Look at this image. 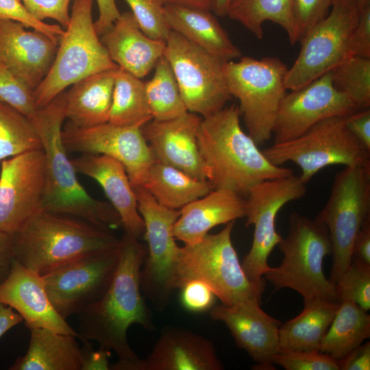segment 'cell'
<instances>
[{
  "instance_id": "9a60e30c",
  "label": "cell",
  "mask_w": 370,
  "mask_h": 370,
  "mask_svg": "<svg viewBox=\"0 0 370 370\" xmlns=\"http://www.w3.org/2000/svg\"><path fill=\"white\" fill-rule=\"evenodd\" d=\"M120 255L119 245L116 249L82 257L43 275L47 293L58 313L66 319L99 300L113 279Z\"/></svg>"
},
{
  "instance_id": "603a6c76",
  "label": "cell",
  "mask_w": 370,
  "mask_h": 370,
  "mask_svg": "<svg viewBox=\"0 0 370 370\" xmlns=\"http://www.w3.org/2000/svg\"><path fill=\"white\" fill-rule=\"evenodd\" d=\"M75 170L97 181L121 217L125 231L138 239L145 226L140 214L132 186L124 166L103 154L82 153L71 160Z\"/></svg>"
},
{
  "instance_id": "cb8c5ba5",
  "label": "cell",
  "mask_w": 370,
  "mask_h": 370,
  "mask_svg": "<svg viewBox=\"0 0 370 370\" xmlns=\"http://www.w3.org/2000/svg\"><path fill=\"white\" fill-rule=\"evenodd\" d=\"M215 347L210 340L191 331L162 330L141 370H222Z\"/></svg>"
},
{
  "instance_id": "484cf974",
  "label": "cell",
  "mask_w": 370,
  "mask_h": 370,
  "mask_svg": "<svg viewBox=\"0 0 370 370\" xmlns=\"http://www.w3.org/2000/svg\"><path fill=\"white\" fill-rule=\"evenodd\" d=\"M180 212L173 226L174 237L185 245H193L212 227L245 217V198L226 189L212 190Z\"/></svg>"
},
{
  "instance_id": "44dd1931",
  "label": "cell",
  "mask_w": 370,
  "mask_h": 370,
  "mask_svg": "<svg viewBox=\"0 0 370 370\" xmlns=\"http://www.w3.org/2000/svg\"><path fill=\"white\" fill-rule=\"evenodd\" d=\"M0 302L17 312L29 330L43 328L79 338L77 332L53 308L42 275L15 259L8 276L0 284Z\"/></svg>"
},
{
  "instance_id": "db71d44e",
  "label": "cell",
  "mask_w": 370,
  "mask_h": 370,
  "mask_svg": "<svg viewBox=\"0 0 370 370\" xmlns=\"http://www.w3.org/2000/svg\"><path fill=\"white\" fill-rule=\"evenodd\" d=\"M23 321L12 308L0 302V337Z\"/></svg>"
},
{
  "instance_id": "4316f807",
  "label": "cell",
  "mask_w": 370,
  "mask_h": 370,
  "mask_svg": "<svg viewBox=\"0 0 370 370\" xmlns=\"http://www.w3.org/2000/svg\"><path fill=\"white\" fill-rule=\"evenodd\" d=\"M171 30L223 61L242 56L212 11L179 5H164Z\"/></svg>"
},
{
  "instance_id": "5b68a950",
  "label": "cell",
  "mask_w": 370,
  "mask_h": 370,
  "mask_svg": "<svg viewBox=\"0 0 370 370\" xmlns=\"http://www.w3.org/2000/svg\"><path fill=\"white\" fill-rule=\"evenodd\" d=\"M283 254L281 264L264 275L275 290L288 288L304 299L320 298L338 302L336 285L323 272L324 258L332 253L327 227L300 213L289 217L288 232L278 244Z\"/></svg>"
},
{
  "instance_id": "52a82bcc",
  "label": "cell",
  "mask_w": 370,
  "mask_h": 370,
  "mask_svg": "<svg viewBox=\"0 0 370 370\" xmlns=\"http://www.w3.org/2000/svg\"><path fill=\"white\" fill-rule=\"evenodd\" d=\"M93 0H73L70 21L47 74L34 90L36 106L49 104L80 80L119 66L110 59L92 20Z\"/></svg>"
},
{
  "instance_id": "d590c367",
  "label": "cell",
  "mask_w": 370,
  "mask_h": 370,
  "mask_svg": "<svg viewBox=\"0 0 370 370\" xmlns=\"http://www.w3.org/2000/svg\"><path fill=\"white\" fill-rule=\"evenodd\" d=\"M37 150L42 145L32 121L0 101V160Z\"/></svg>"
},
{
  "instance_id": "1f68e13d",
  "label": "cell",
  "mask_w": 370,
  "mask_h": 370,
  "mask_svg": "<svg viewBox=\"0 0 370 370\" xmlns=\"http://www.w3.org/2000/svg\"><path fill=\"white\" fill-rule=\"evenodd\" d=\"M350 300H342L323 337L319 352L339 360L370 336V315Z\"/></svg>"
},
{
  "instance_id": "11a10c76",
  "label": "cell",
  "mask_w": 370,
  "mask_h": 370,
  "mask_svg": "<svg viewBox=\"0 0 370 370\" xmlns=\"http://www.w3.org/2000/svg\"><path fill=\"white\" fill-rule=\"evenodd\" d=\"M164 5H179L212 12L217 0H160Z\"/></svg>"
},
{
  "instance_id": "e575fe53",
  "label": "cell",
  "mask_w": 370,
  "mask_h": 370,
  "mask_svg": "<svg viewBox=\"0 0 370 370\" xmlns=\"http://www.w3.org/2000/svg\"><path fill=\"white\" fill-rule=\"evenodd\" d=\"M154 69L153 77L145 83L147 101L153 119L169 120L186 113L177 82L164 56L158 60Z\"/></svg>"
},
{
  "instance_id": "4dcf8cb0",
  "label": "cell",
  "mask_w": 370,
  "mask_h": 370,
  "mask_svg": "<svg viewBox=\"0 0 370 370\" xmlns=\"http://www.w3.org/2000/svg\"><path fill=\"white\" fill-rule=\"evenodd\" d=\"M161 205L178 210L208 194V180L195 179L169 165L154 161L142 185Z\"/></svg>"
},
{
  "instance_id": "c3c4849f",
  "label": "cell",
  "mask_w": 370,
  "mask_h": 370,
  "mask_svg": "<svg viewBox=\"0 0 370 370\" xmlns=\"http://www.w3.org/2000/svg\"><path fill=\"white\" fill-rule=\"evenodd\" d=\"M345 118L350 132L370 151V109L356 110Z\"/></svg>"
},
{
  "instance_id": "ac0fdd59",
  "label": "cell",
  "mask_w": 370,
  "mask_h": 370,
  "mask_svg": "<svg viewBox=\"0 0 370 370\" xmlns=\"http://www.w3.org/2000/svg\"><path fill=\"white\" fill-rule=\"evenodd\" d=\"M358 110L333 85L330 71L283 97L272 129L274 143L292 140L327 118Z\"/></svg>"
},
{
  "instance_id": "9c48e42d",
  "label": "cell",
  "mask_w": 370,
  "mask_h": 370,
  "mask_svg": "<svg viewBox=\"0 0 370 370\" xmlns=\"http://www.w3.org/2000/svg\"><path fill=\"white\" fill-rule=\"evenodd\" d=\"M345 116H332L317 123L300 136L277 143L262 151L273 164L291 162L301 169L306 184L321 169L333 165L370 169V151L348 129Z\"/></svg>"
},
{
  "instance_id": "2e32d148",
  "label": "cell",
  "mask_w": 370,
  "mask_h": 370,
  "mask_svg": "<svg viewBox=\"0 0 370 370\" xmlns=\"http://www.w3.org/2000/svg\"><path fill=\"white\" fill-rule=\"evenodd\" d=\"M67 153L103 154L119 161L132 186H142L155 161L140 126H121L109 122L90 127L69 123L62 130Z\"/></svg>"
},
{
  "instance_id": "d6986e66",
  "label": "cell",
  "mask_w": 370,
  "mask_h": 370,
  "mask_svg": "<svg viewBox=\"0 0 370 370\" xmlns=\"http://www.w3.org/2000/svg\"><path fill=\"white\" fill-rule=\"evenodd\" d=\"M260 302L247 301L232 306H212L210 317L223 323L236 345L245 349L256 362V369H273L272 359L279 350L281 321L260 307Z\"/></svg>"
},
{
  "instance_id": "7dc6e473",
  "label": "cell",
  "mask_w": 370,
  "mask_h": 370,
  "mask_svg": "<svg viewBox=\"0 0 370 370\" xmlns=\"http://www.w3.org/2000/svg\"><path fill=\"white\" fill-rule=\"evenodd\" d=\"M80 347L81 370H110V350L99 347L93 349L90 341L83 340Z\"/></svg>"
},
{
  "instance_id": "681fc988",
  "label": "cell",
  "mask_w": 370,
  "mask_h": 370,
  "mask_svg": "<svg viewBox=\"0 0 370 370\" xmlns=\"http://www.w3.org/2000/svg\"><path fill=\"white\" fill-rule=\"evenodd\" d=\"M337 361L340 370H369V341L360 345Z\"/></svg>"
},
{
  "instance_id": "f6af8a7d",
  "label": "cell",
  "mask_w": 370,
  "mask_h": 370,
  "mask_svg": "<svg viewBox=\"0 0 370 370\" xmlns=\"http://www.w3.org/2000/svg\"><path fill=\"white\" fill-rule=\"evenodd\" d=\"M181 302L192 312H203L213 306L215 295L204 282L193 280L186 282L181 288Z\"/></svg>"
},
{
  "instance_id": "4fadbf2b",
  "label": "cell",
  "mask_w": 370,
  "mask_h": 370,
  "mask_svg": "<svg viewBox=\"0 0 370 370\" xmlns=\"http://www.w3.org/2000/svg\"><path fill=\"white\" fill-rule=\"evenodd\" d=\"M306 184L294 174L264 180L253 186L245 199L246 226L254 225L251 248L241 265L253 283L265 286L262 276L271 267L268 258L282 237L277 232L275 219L287 203L303 197Z\"/></svg>"
},
{
  "instance_id": "836d02e7",
  "label": "cell",
  "mask_w": 370,
  "mask_h": 370,
  "mask_svg": "<svg viewBox=\"0 0 370 370\" xmlns=\"http://www.w3.org/2000/svg\"><path fill=\"white\" fill-rule=\"evenodd\" d=\"M152 119L147 101L145 82L118 68L115 72L108 122L116 125L142 127Z\"/></svg>"
},
{
  "instance_id": "ab89813d",
  "label": "cell",
  "mask_w": 370,
  "mask_h": 370,
  "mask_svg": "<svg viewBox=\"0 0 370 370\" xmlns=\"http://www.w3.org/2000/svg\"><path fill=\"white\" fill-rule=\"evenodd\" d=\"M0 101L13 107L29 119L36 116L34 91L0 61Z\"/></svg>"
},
{
  "instance_id": "f1b7e54d",
  "label": "cell",
  "mask_w": 370,
  "mask_h": 370,
  "mask_svg": "<svg viewBox=\"0 0 370 370\" xmlns=\"http://www.w3.org/2000/svg\"><path fill=\"white\" fill-rule=\"evenodd\" d=\"M29 330L27 352L10 370H81L80 347L74 336L43 328Z\"/></svg>"
},
{
  "instance_id": "3957f363",
  "label": "cell",
  "mask_w": 370,
  "mask_h": 370,
  "mask_svg": "<svg viewBox=\"0 0 370 370\" xmlns=\"http://www.w3.org/2000/svg\"><path fill=\"white\" fill-rule=\"evenodd\" d=\"M112 230L71 215L40 210L13 234V256L43 275L70 262L117 248Z\"/></svg>"
},
{
  "instance_id": "9f6ffc18",
  "label": "cell",
  "mask_w": 370,
  "mask_h": 370,
  "mask_svg": "<svg viewBox=\"0 0 370 370\" xmlns=\"http://www.w3.org/2000/svg\"><path fill=\"white\" fill-rule=\"evenodd\" d=\"M235 0H217L212 12L217 16H227L229 8Z\"/></svg>"
},
{
  "instance_id": "b9f144b4",
  "label": "cell",
  "mask_w": 370,
  "mask_h": 370,
  "mask_svg": "<svg viewBox=\"0 0 370 370\" xmlns=\"http://www.w3.org/2000/svg\"><path fill=\"white\" fill-rule=\"evenodd\" d=\"M334 0H291L297 42L330 12Z\"/></svg>"
},
{
  "instance_id": "7c38bea8",
  "label": "cell",
  "mask_w": 370,
  "mask_h": 370,
  "mask_svg": "<svg viewBox=\"0 0 370 370\" xmlns=\"http://www.w3.org/2000/svg\"><path fill=\"white\" fill-rule=\"evenodd\" d=\"M164 56L174 73L188 112L211 115L232 99L223 61L171 30Z\"/></svg>"
},
{
  "instance_id": "83f0119b",
  "label": "cell",
  "mask_w": 370,
  "mask_h": 370,
  "mask_svg": "<svg viewBox=\"0 0 370 370\" xmlns=\"http://www.w3.org/2000/svg\"><path fill=\"white\" fill-rule=\"evenodd\" d=\"M116 69L86 77L66 91L65 117L71 123L90 127L108 122Z\"/></svg>"
},
{
  "instance_id": "277c9868",
  "label": "cell",
  "mask_w": 370,
  "mask_h": 370,
  "mask_svg": "<svg viewBox=\"0 0 370 370\" xmlns=\"http://www.w3.org/2000/svg\"><path fill=\"white\" fill-rule=\"evenodd\" d=\"M65 92L38 109L30 119L36 129L45 157L46 186L42 208L76 217L97 225L116 229L122 225L110 204L92 197L78 182L76 171L62 141Z\"/></svg>"
},
{
  "instance_id": "30bf717a",
  "label": "cell",
  "mask_w": 370,
  "mask_h": 370,
  "mask_svg": "<svg viewBox=\"0 0 370 370\" xmlns=\"http://www.w3.org/2000/svg\"><path fill=\"white\" fill-rule=\"evenodd\" d=\"M370 219V169L347 166L336 173L324 207L314 219L330 236L333 263L330 280L335 285L352 262L354 241Z\"/></svg>"
},
{
  "instance_id": "f907efd6",
  "label": "cell",
  "mask_w": 370,
  "mask_h": 370,
  "mask_svg": "<svg viewBox=\"0 0 370 370\" xmlns=\"http://www.w3.org/2000/svg\"><path fill=\"white\" fill-rule=\"evenodd\" d=\"M99 8V17L94 23L97 34L101 36L108 29L121 13L114 0H96Z\"/></svg>"
},
{
  "instance_id": "7402d4cb",
  "label": "cell",
  "mask_w": 370,
  "mask_h": 370,
  "mask_svg": "<svg viewBox=\"0 0 370 370\" xmlns=\"http://www.w3.org/2000/svg\"><path fill=\"white\" fill-rule=\"evenodd\" d=\"M23 24L0 20V61L33 91L49 71L58 42Z\"/></svg>"
},
{
  "instance_id": "6f0895ef",
  "label": "cell",
  "mask_w": 370,
  "mask_h": 370,
  "mask_svg": "<svg viewBox=\"0 0 370 370\" xmlns=\"http://www.w3.org/2000/svg\"><path fill=\"white\" fill-rule=\"evenodd\" d=\"M359 8L370 4V0H352Z\"/></svg>"
},
{
  "instance_id": "6da1fadb",
  "label": "cell",
  "mask_w": 370,
  "mask_h": 370,
  "mask_svg": "<svg viewBox=\"0 0 370 370\" xmlns=\"http://www.w3.org/2000/svg\"><path fill=\"white\" fill-rule=\"evenodd\" d=\"M120 260L113 279L97 302L77 314L78 335L113 350L119 358L110 370H141L140 359L130 347L129 327L138 324L154 330L151 312L140 289V273L147 249L136 237L125 231L121 237Z\"/></svg>"
},
{
  "instance_id": "f35d334b",
  "label": "cell",
  "mask_w": 370,
  "mask_h": 370,
  "mask_svg": "<svg viewBox=\"0 0 370 370\" xmlns=\"http://www.w3.org/2000/svg\"><path fill=\"white\" fill-rule=\"evenodd\" d=\"M130 7L139 27L151 38L165 41L171 29L164 5L160 0H124Z\"/></svg>"
},
{
  "instance_id": "f5cc1de1",
  "label": "cell",
  "mask_w": 370,
  "mask_h": 370,
  "mask_svg": "<svg viewBox=\"0 0 370 370\" xmlns=\"http://www.w3.org/2000/svg\"><path fill=\"white\" fill-rule=\"evenodd\" d=\"M13 234L0 231V284L8 276L13 256Z\"/></svg>"
},
{
  "instance_id": "8d00e7d4",
  "label": "cell",
  "mask_w": 370,
  "mask_h": 370,
  "mask_svg": "<svg viewBox=\"0 0 370 370\" xmlns=\"http://www.w3.org/2000/svg\"><path fill=\"white\" fill-rule=\"evenodd\" d=\"M334 86L359 110L370 107V58L350 56L331 71Z\"/></svg>"
},
{
  "instance_id": "816d5d0a",
  "label": "cell",
  "mask_w": 370,
  "mask_h": 370,
  "mask_svg": "<svg viewBox=\"0 0 370 370\" xmlns=\"http://www.w3.org/2000/svg\"><path fill=\"white\" fill-rule=\"evenodd\" d=\"M352 260L370 265V219L364 223L354 241Z\"/></svg>"
},
{
  "instance_id": "74e56055",
  "label": "cell",
  "mask_w": 370,
  "mask_h": 370,
  "mask_svg": "<svg viewBox=\"0 0 370 370\" xmlns=\"http://www.w3.org/2000/svg\"><path fill=\"white\" fill-rule=\"evenodd\" d=\"M338 301L350 300L364 310L370 309V265L352 262L336 284Z\"/></svg>"
},
{
  "instance_id": "d6a6232c",
  "label": "cell",
  "mask_w": 370,
  "mask_h": 370,
  "mask_svg": "<svg viewBox=\"0 0 370 370\" xmlns=\"http://www.w3.org/2000/svg\"><path fill=\"white\" fill-rule=\"evenodd\" d=\"M227 16L240 23L258 39L263 38L264 23L271 21L284 29L291 44L297 42L291 0H235Z\"/></svg>"
},
{
  "instance_id": "60d3db41",
  "label": "cell",
  "mask_w": 370,
  "mask_h": 370,
  "mask_svg": "<svg viewBox=\"0 0 370 370\" xmlns=\"http://www.w3.org/2000/svg\"><path fill=\"white\" fill-rule=\"evenodd\" d=\"M272 362L286 370H339L336 359L319 351L279 349Z\"/></svg>"
},
{
  "instance_id": "e0dca14e",
  "label": "cell",
  "mask_w": 370,
  "mask_h": 370,
  "mask_svg": "<svg viewBox=\"0 0 370 370\" xmlns=\"http://www.w3.org/2000/svg\"><path fill=\"white\" fill-rule=\"evenodd\" d=\"M46 186L43 150L1 161L0 172V231L15 234L42 208Z\"/></svg>"
},
{
  "instance_id": "7bdbcfd3",
  "label": "cell",
  "mask_w": 370,
  "mask_h": 370,
  "mask_svg": "<svg viewBox=\"0 0 370 370\" xmlns=\"http://www.w3.org/2000/svg\"><path fill=\"white\" fill-rule=\"evenodd\" d=\"M0 20H11L26 27L41 32L59 42L64 29L59 25H50L34 18L21 0H0Z\"/></svg>"
},
{
  "instance_id": "bcb514c9",
  "label": "cell",
  "mask_w": 370,
  "mask_h": 370,
  "mask_svg": "<svg viewBox=\"0 0 370 370\" xmlns=\"http://www.w3.org/2000/svg\"><path fill=\"white\" fill-rule=\"evenodd\" d=\"M350 56L370 58V4L360 8L358 20L348 43L347 58Z\"/></svg>"
},
{
  "instance_id": "f546056e",
  "label": "cell",
  "mask_w": 370,
  "mask_h": 370,
  "mask_svg": "<svg viewBox=\"0 0 370 370\" xmlns=\"http://www.w3.org/2000/svg\"><path fill=\"white\" fill-rule=\"evenodd\" d=\"M339 303L320 298L304 299L303 310L295 317L281 323L279 349L319 351L338 308Z\"/></svg>"
},
{
  "instance_id": "ffe728a7",
  "label": "cell",
  "mask_w": 370,
  "mask_h": 370,
  "mask_svg": "<svg viewBox=\"0 0 370 370\" xmlns=\"http://www.w3.org/2000/svg\"><path fill=\"white\" fill-rule=\"evenodd\" d=\"M201 117L187 112L169 120H151L141 127L155 161L169 165L200 180H207L197 145Z\"/></svg>"
},
{
  "instance_id": "7a4b0ae2",
  "label": "cell",
  "mask_w": 370,
  "mask_h": 370,
  "mask_svg": "<svg viewBox=\"0 0 370 370\" xmlns=\"http://www.w3.org/2000/svg\"><path fill=\"white\" fill-rule=\"evenodd\" d=\"M234 104L203 117L197 139L206 179L212 189H226L247 196L257 184L293 174L272 164L244 132Z\"/></svg>"
},
{
  "instance_id": "d4e9b609",
  "label": "cell",
  "mask_w": 370,
  "mask_h": 370,
  "mask_svg": "<svg viewBox=\"0 0 370 370\" xmlns=\"http://www.w3.org/2000/svg\"><path fill=\"white\" fill-rule=\"evenodd\" d=\"M101 36L110 59L119 68L140 79L154 69L166 48L165 41L145 34L128 11L121 14Z\"/></svg>"
},
{
  "instance_id": "ee69618b",
  "label": "cell",
  "mask_w": 370,
  "mask_h": 370,
  "mask_svg": "<svg viewBox=\"0 0 370 370\" xmlns=\"http://www.w3.org/2000/svg\"><path fill=\"white\" fill-rule=\"evenodd\" d=\"M27 11L36 19L56 21L65 29L70 21L69 8L72 0H21Z\"/></svg>"
},
{
  "instance_id": "ba28073f",
  "label": "cell",
  "mask_w": 370,
  "mask_h": 370,
  "mask_svg": "<svg viewBox=\"0 0 370 370\" xmlns=\"http://www.w3.org/2000/svg\"><path fill=\"white\" fill-rule=\"evenodd\" d=\"M288 68L279 58L241 57L223 64L228 90L239 101L249 136L259 146L272 136L279 106L286 93Z\"/></svg>"
},
{
  "instance_id": "5bb4252c",
  "label": "cell",
  "mask_w": 370,
  "mask_h": 370,
  "mask_svg": "<svg viewBox=\"0 0 370 370\" xmlns=\"http://www.w3.org/2000/svg\"><path fill=\"white\" fill-rule=\"evenodd\" d=\"M359 11L352 0H334L329 14L300 41L299 55L286 73V90L308 84L347 58L348 43Z\"/></svg>"
},
{
  "instance_id": "8fae6325",
  "label": "cell",
  "mask_w": 370,
  "mask_h": 370,
  "mask_svg": "<svg viewBox=\"0 0 370 370\" xmlns=\"http://www.w3.org/2000/svg\"><path fill=\"white\" fill-rule=\"evenodd\" d=\"M132 188L148 243L140 273V289L156 310L163 311L176 289L180 247L175 242L173 226L180 212L160 204L143 186Z\"/></svg>"
},
{
  "instance_id": "8992f818",
  "label": "cell",
  "mask_w": 370,
  "mask_h": 370,
  "mask_svg": "<svg viewBox=\"0 0 370 370\" xmlns=\"http://www.w3.org/2000/svg\"><path fill=\"white\" fill-rule=\"evenodd\" d=\"M235 221L217 234H206L198 243L179 249L175 288L198 280L207 284L222 304L232 306L247 301L260 303L265 286L246 276L231 239Z\"/></svg>"
}]
</instances>
